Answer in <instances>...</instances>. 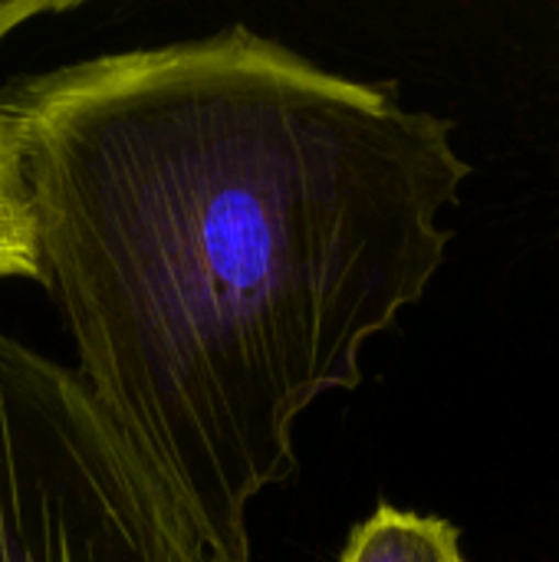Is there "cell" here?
<instances>
[{
  "mask_svg": "<svg viewBox=\"0 0 559 562\" xmlns=\"http://www.w3.org/2000/svg\"><path fill=\"white\" fill-rule=\"evenodd\" d=\"M79 379L217 562L297 477L293 428L445 263L451 122L244 23L0 92Z\"/></svg>",
  "mask_w": 559,
  "mask_h": 562,
  "instance_id": "cell-1",
  "label": "cell"
},
{
  "mask_svg": "<svg viewBox=\"0 0 559 562\" xmlns=\"http://www.w3.org/2000/svg\"><path fill=\"white\" fill-rule=\"evenodd\" d=\"M0 562H217L82 379L3 329Z\"/></svg>",
  "mask_w": 559,
  "mask_h": 562,
  "instance_id": "cell-2",
  "label": "cell"
},
{
  "mask_svg": "<svg viewBox=\"0 0 559 562\" xmlns=\"http://www.w3.org/2000/svg\"><path fill=\"white\" fill-rule=\"evenodd\" d=\"M339 562H468L455 524L382 504L362 520Z\"/></svg>",
  "mask_w": 559,
  "mask_h": 562,
  "instance_id": "cell-3",
  "label": "cell"
},
{
  "mask_svg": "<svg viewBox=\"0 0 559 562\" xmlns=\"http://www.w3.org/2000/svg\"><path fill=\"white\" fill-rule=\"evenodd\" d=\"M40 280L33 221L26 204V188L20 178L16 151L0 115V280Z\"/></svg>",
  "mask_w": 559,
  "mask_h": 562,
  "instance_id": "cell-4",
  "label": "cell"
},
{
  "mask_svg": "<svg viewBox=\"0 0 559 562\" xmlns=\"http://www.w3.org/2000/svg\"><path fill=\"white\" fill-rule=\"evenodd\" d=\"M72 7L76 3H59V0H0V43L16 26H23L26 20L43 16V13H63V10H72Z\"/></svg>",
  "mask_w": 559,
  "mask_h": 562,
  "instance_id": "cell-5",
  "label": "cell"
}]
</instances>
